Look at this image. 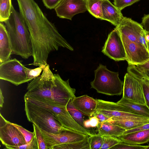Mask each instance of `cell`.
<instances>
[{"instance_id": "1", "label": "cell", "mask_w": 149, "mask_h": 149, "mask_svg": "<svg viewBox=\"0 0 149 149\" xmlns=\"http://www.w3.org/2000/svg\"><path fill=\"white\" fill-rule=\"evenodd\" d=\"M17 1L19 13L30 34L33 58V62L31 65L39 66L47 64L50 53L58 50L60 47L74 50L34 0Z\"/></svg>"}, {"instance_id": "2", "label": "cell", "mask_w": 149, "mask_h": 149, "mask_svg": "<svg viewBox=\"0 0 149 149\" xmlns=\"http://www.w3.org/2000/svg\"><path fill=\"white\" fill-rule=\"evenodd\" d=\"M26 89L25 95L60 106H66L69 100L76 97V89L70 86L69 79L64 80L58 74H54L48 64L42 74L28 84Z\"/></svg>"}, {"instance_id": "3", "label": "cell", "mask_w": 149, "mask_h": 149, "mask_svg": "<svg viewBox=\"0 0 149 149\" xmlns=\"http://www.w3.org/2000/svg\"><path fill=\"white\" fill-rule=\"evenodd\" d=\"M11 45L12 54L27 59L33 55L31 36L26 24L20 13L13 5L8 19L4 22Z\"/></svg>"}, {"instance_id": "4", "label": "cell", "mask_w": 149, "mask_h": 149, "mask_svg": "<svg viewBox=\"0 0 149 149\" xmlns=\"http://www.w3.org/2000/svg\"><path fill=\"white\" fill-rule=\"evenodd\" d=\"M94 72L95 78L91 82V88L98 93L109 95L122 94L123 83L119 77L118 72L110 71L101 64Z\"/></svg>"}, {"instance_id": "5", "label": "cell", "mask_w": 149, "mask_h": 149, "mask_svg": "<svg viewBox=\"0 0 149 149\" xmlns=\"http://www.w3.org/2000/svg\"><path fill=\"white\" fill-rule=\"evenodd\" d=\"M24 102V110L28 120L39 128L52 133H59L66 130L71 131L62 126L49 111L26 101Z\"/></svg>"}, {"instance_id": "6", "label": "cell", "mask_w": 149, "mask_h": 149, "mask_svg": "<svg viewBox=\"0 0 149 149\" xmlns=\"http://www.w3.org/2000/svg\"><path fill=\"white\" fill-rule=\"evenodd\" d=\"M24 101L45 108L51 112L63 127L78 132L82 127L77 123L68 111L66 106H60L44 100L29 97L24 95Z\"/></svg>"}, {"instance_id": "7", "label": "cell", "mask_w": 149, "mask_h": 149, "mask_svg": "<svg viewBox=\"0 0 149 149\" xmlns=\"http://www.w3.org/2000/svg\"><path fill=\"white\" fill-rule=\"evenodd\" d=\"M26 68L20 61L10 59L0 63V79L17 86L28 82Z\"/></svg>"}, {"instance_id": "8", "label": "cell", "mask_w": 149, "mask_h": 149, "mask_svg": "<svg viewBox=\"0 0 149 149\" xmlns=\"http://www.w3.org/2000/svg\"><path fill=\"white\" fill-rule=\"evenodd\" d=\"M120 34L132 42L141 44L148 50L146 40V31L141 24L131 18L124 17L116 26Z\"/></svg>"}, {"instance_id": "9", "label": "cell", "mask_w": 149, "mask_h": 149, "mask_svg": "<svg viewBox=\"0 0 149 149\" xmlns=\"http://www.w3.org/2000/svg\"><path fill=\"white\" fill-rule=\"evenodd\" d=\"M102 52L116 61H126L124 47L120 33L116 27L109 34Z\"/></svg>"}, {"instance_id": "10", "label": "cell", "mask_w": 149, "mask_h": 149, "mask_svg": "<svg viewBox=\"0 0 149 149\" xmlns=\"http://www.w3.org/2000/svg\"><path fill=\"white\" fill-rule=\"evenodd\" d=\"M120 35L128 64L136 65L143 63L149 59V52L144 45L130 41L123 35Z\"/></svg>"}, {"instance_id": "11", "label": "cell", "mask_w": 149, "mask_h": 149, "mask_svg": "<svg viewBox=\"0 0 149 149\" xmlns=\"http://www.w3.org/2000/svg\"><path fill=\"white\" fill-rule=\"evenodd\" d=\"M96 110L111 118L114 117L128 118L140 120H146L147 118L132 113L117 102L96 99Z\"/></svg>"}, {"instance_id": "12", "label": "cell", "mask_w": 149, "mask_h": 149, "mask_svg": "<svg viewBox=\"0 0 149 149\" xmlns=\"http://www.w3.org/2000/svg\"><path fill=\"white\" fill-rule=\"evenodd\" d=\"M0 140L6 145L17 146L26 143L22 134L11 123L6 120L0 113Z\"/></svg>"}, {"instance_id": "13", "label": "cell", "mask_w": 149, "mask_h": 149, "mask_svg": "<svg viewBox=\"0 0 149 149\" xmlns=\"http://www.w3.org/2000/svg\"><path fill=\"white\" fill-rule=\"evenodd\" d=\"M39 128L49 149H51L56 145L81 141L89 136L84 134L68 130L59 133H52Z\"/></svg>"}, {"instance_id": "14", "label": "cell", "mask_w": 149, "mask_h": 149, "mask_svg": "<svg viewBox=\"0 0 149 149\" xmlns=\"http://www.w3.org/2000/svg\"><path fill=\"white\" fill-rule=\"evenodd\" d=\"M123 97L134 102L146 105L141 84L127 72L124 77Z\"/></svg>"}, {"instance_id": "15", "label": "cell", "mask_w": 149, "mask_h": 149, "mask_svg": "<svg viewBox=\"0 0 149 149\" xmlns=\"http://www.w3.org/2000/svg\"><path fill=\"white\" fill-rule=\"evenodd\" d=\"M54 9L59 18L72 20L76 15L87 10L86 0H61Z\"/></svg>"}, {"instance_id": "16", "label": "cell", "mask_w": 149, "mask_h": 149, "mask_svg": "<svg viewBox=\"0 0 149 149\" xmlns=\"http://www.w3.org/2000/svg\"><path fill=\"white\" fill-rule=\"evenodd\" d=\"M72 102L77 109L84 115L89 117L92 116L96 110V100L87 95L75 97L72 99Z\"/></svg>"}, {"instance_id": "17", "label": "cell", "mask_w": 149, "mask_h": 149, "mask_svg": "<svg viewBox=\"0 0 149 149\" xmlns=\"http://www.w3.org/2000/svg\"><path fill=\"white\" fill-rule=\"evenodd\" d=\"M102 9L104 20L109 22L116 26L124 17L121 10L113 5L109 0H103Z\"/></svg>"}, {"instance_id": "18", "label": "cell", "mask_w": 149, "mask_h": 149, "mask_svg": "<svg viewBox=\"0 0 149 149\" xmlns=\"http://www.w3.org/2000/svg\"><path fill=\"white\" fill-rule=\"evenodd\" d=\"M12 50L5 25L0 22V63L10 59Z\"/></svg>"}, {"instance_id": "19", "label": "cell", "mask_w": 149, "mask_h": 149, "mask_svg": "<svg viewBox=\"0 0 149 149\" xmlns=\"http://www.w3.org/2000/svg\"><path fill=\"white\" fill-rule=\"evenodd\" d=\"M127 71V72L137 79L141 84L146 105L149 108V77L135 65L128 64Z\"/></svg>"}, {"instance_id": "20", "label": "cell", "mask_w": 149, "mask_h": 149, "mask_svg": "<svg viewBox=\"0 0 149 149\" xmlns=\"http://www.w3.org/2000/svg\"><path fill=\"white\" fill-rule=\"evenodd\" d=\"M117 137L126 144H143L149 141V129L122 134Z\"/></svg>"}, {"instance_id": "21", "label": "cell", "mask_w": 149, "mask_h": 149, "mask_svg": "<svg viewBox=\"0 0 149 149\" xmlns=\"http://www.w3.org/2000/svg\"><path fill=\"white\" fill-rule=\"evenodd\" d=\"M117 103L132 113L149 118V108L146 105L134 102L123 97Z\"/></svg>"}, {"instance_id": "22", "label": "cell", "mask_w": 149, "mask_h": 149, "mask_svg": "<svg viewBox=\"0 0 149 149\" xmlns=\"http://www.w3.org/2000/svg\"><path fill=\"white\" fill-rule=\"evenodd\" d=\"M98 133L103 136L118 137L122 135L126 130L109 121L100 122L97 127Z\"/></svg>"}, {"instance_id": "23", "label": "cell", "mask_w": 149, "mask_h": 149, "mask_svg": "<svg viewBox=\"0 0 149 149\" xmlns=\"http://www.w3.org/2000/svg\"><path fill=\"white\" fill-rule=\"evenodd\" d=\"M112 118L110 122L125 129L126 130L149 123V120H138Z\"/></svg>"}, {"instance_id": "24", "label": "cell", "mask_w": 149, "mask_h": 149, "mask_svg": "<svg viewBox=\"0 0 149 149\" xmlns=\"http://www.w3.org/2000/svg\"><path fill=\"white\" fill-rule=\"evenodd\" d=\"M103 0H86L87 8L88 12L95 18L104 20L102 9Z\"/></svg>"}, {"instance_id": "25", "label": "cell", "mask_w": 149, "mask_h": 149, "mask_svg": "<svg viewBox=\"0 0 149 149\" xmlns=\"http://www.w3.org/2000/svg\"><path fill=\"white\" fill-rule=\"evenodd\" d=\"M51 149H90L89 136L81 141L56 145Z\"/></svg>"}, {"instance_id": "26", "label": "cell", "mask_w": 149, "mask_h": 149, "mask_svg": "<svg viewBox=\"0 0 149 149\" xmlns=\"http://www.w3.org/2000/svg\"><path fill=\"white\" fill-rule=\"evenodd\" d=\"M72 100L71 99L68 103L66 106L67 110L75 121L81 126L84 128V114L74 107L72 103Z\"/></svg>"}, {"instance_id": "27", "label": "cell", "mask_w": 149, "mask_h": 149, "mask_svg": "<svg viewBox=\"0 0 149 149\" xmlns=\"http://www.w3.org/2000/svg\"><path fill=\"white\" fill-rule=\"evenodd\" d=\"M12 4L11 0H0V22H4L10 17Z\"/></svg>"}, {"instance_id": "28", "label": "cell", "mask_w": 149, "mask_h": 149, "mask_svg": "<svg viewBox=\"0 0 149 149\" xmlns=\"http://www.w3.org/2000/svg\"><path fill=\"white\" fill-rule=\"evenodd\" d=\"M104 140V136L99 133L89 136L90 149H100Z\"/></svg>"}, {"instance_id": "29", "label": "cell", "mask_w": 149, "mask_h": 149, "mask_svg": "<svg viewBox=\"0 0 149 149\" xmlns=\"http://www.w3.org/2000/svg\"><path fill=\"white\" fill-rule=\"evenodd\" d=\"M104 140L100 149H111L122 141L116 137L104 136Z\"/></svg>"}, {"instance_id": "30", "label": "cell", "mask_w": 149, "mask_h": 149, "mask_svg": "<svg viewBox=\"0 0 149 149\" xmlns=\"http://www.w3.org/2000/svg\"><path fill=\"white\" fill-rule=\"evenodd\" d=\"M33 132L38 145V149H49L47 146L43 136L38 127L33 123Z\"/></svg>"}, {"instance_id": "31", "label": "cell", "mask_w": 149, "mask_h": 149, "mask_svg": "<svg viewBox=\"0 0 149 149\" xmlns=\"http://www.w3.org/2000/svg\"><path fill=\"white\" fill-rule=\"evenodd\" d=\"M5 146L6 148L10 149H38V144L35 135L32 140L28 143L19 146L6 145Z\"/></svg>"}, {"instance_id": "32", "label": "cell", "mask_w": 149, "mask_h": 149, "mask_svg": "<svg viewBox=\"0 0 149 149\" xmlns=\"http://www.w3.org/2000/svg\"><path fill=\"white\" fill-rule=\"evenodd\" d=\"M12 124L17 128L24 137L26 143H29L35 136L34 132H31L26 129L22 126L17 124L12 123Z\"/></svg>"}, {"instance_id": "33", "label": "cell", "mask_w": 149, "mask_h": 149, "mask_svg": "<svg viewBox=\"0 0 149 149\" xmlns=\"http://www.w3.org/2000/svg\"><path fill=\"white\" fill-rule=\"evenodd\" d=\"M45 65L43 64H40L38 67L34 69L27 68L28 76L30 81L39 76Z\"/></svg>"}, {"instance_id": "34", "label": "cell", "mask_w": 149, "mask_h": 149, "mask_svg": "<svg viewBox=\"0 0 149 149\" xmlns=\"http://www.w3.org/2000/svg\"><path fill=\"white\" fill-rule=\"evenodd\" d=\"M140 0H113L114 5L120 10L131 6Z\"/></svg>"}, {"instance_id": "35", "label": "cell", "mask_w": 149, "mask_h": 149, "mask_svg": "<svg viewBox=\"0 0 149 149\" xmlns=\"http://www.w3.org/2000/svg\"><path fill=\"white\" fill-rule=\"evenodd\" d=\"M146 146L132 145L126 144L122 141L111 148V149H145Z\"/></svg>"}, {"instance_id": "36", "label": "cell", "mask_w": 149, "mask_h": 149, "mask_svg": "<svg viewBox=\"0 0 149 149\" xmlns=\"http://www.w3.org/2000/svg\"><path fill=\"white\" fill-rule=\"evenodd\" d=\"M92 116L96 117L99 120L100 123L105 121L110 122L112 120L111 118L97 110L94 113Z\"/></svg>"}, {"instance_id": "37", "label": "cell", "mask_w": 149, "mask_h": 149, "mask_svg": "<svg viewBox=\"0 0 149 149\" xmlns=\"http://www.w3.org/2000/svg\"><path fill=\"white\" fill-rule=\"evenodd\" d=\"M45 6L50 9L55 8L61 0H42Z\"/></svg>"}, {"instance_id": "38", "label": "cell", "mask_w": 149, "mask_h": 149, "mask_svg": "<svg viewBox=\"0 0 149 149\" xmlns=\"http://www.w3.org/2000/svg\"><path fill=\"white\" fill-rule=\"evenodd\" d=\"M149 129V123L140 125L134 128L126 130L122 134L146 130Z\"/></svg>"}, {"instance_id": "39", "label": "cell", "mask_w": 149, "mask_h": 149, "mask_svg": "<svg viewBox=\"0 0 149 149\" xmlns=\"http://www.w3.org/2000/svg\"><path fill=\"white\" fill-rule=\"evenodd\" d=\"M141 24L146 31H149V14L144 15L142 18Z\"/></svg>"}, {"instance_id": "40", "label": "cell", "mask_w": 149, "mask_h": 149, "mask_svg": "<svg viewBox=\"0 0 149 149\" xmlns=\"http://www.w3.org/2000/svg\"><path fill=\"white\" fill-rule=\"evenodd\" d=\"M141 71L149 70V59L146 62L136 65Z\"/></svg>"}, {"instance_id": "41", "label": "cell", "mask_w": 149, "mask_h": 149, "mask_svg": "<svg viewBox=\"0 0 149 149\" xmlns=\"http://www.w3.org/2000/svg\"><path fill=\"white\" fill-rule=\"evenodd\" d=\"M89 120L91 127H97L100 123L98 119L95 116L90 117Z\"/></svg>"}, {"instance_id": "42", "label": "cell", "mask_w": 149, "mask_h": 149, "mask_svg": "<svg viewBox=\"0 0 149 149\" xmlns=\"http://www.w3.org/2000/svg\"><path fill=\"white\" fill-rule=\"evenodd\" d=\"M4 98L2 94V92L1 89L0 91V107L1 108L3 107V104L4 103Z\"/></svg>"}, {"instance_id": "43", "label": "cell", "mask_w": 149, "mask_h": 149, "mask_svg": "<svg viewBox=\"0 0 149 149\" xmlns=\"http://www.w3.org/2000/svg\"><path fill=\"white\" fill-rule=\"evenodd\" d=\"M146 40L147 43L148 50L149 52V31H146Z\"/></svg>"}, {"instance_id": "44", "label": "cell", "mask_w": 149, "mask_h": 149, "mask_svg": "<svg viewBox=\"0 0 149 149\" xmlns=\"http://www.w3.org/2000/svg\"><path fill=\"white\" fill-rule=\"evenodd\" d=\"M84 128L86 129L91 127L89 119L84 120Z\"/></svg>"}, {"instance_id": "45", "label": "cell", "mask_w": 149, "mask_h": 149, "mask_svg": "<svg viewBox=\"0 0 149 149\" xmlns=\"http://www.w3.org/2000/svg\"><path fill=\"white\" fill-rule=\"evenodd\" d=\"M141 71L147 77H149V70H144Z\"/></svg>"}, {"instance_id": "46", "label": "cell", "mask_w": 149, "mask_h": 149, "mask_svg": "<svg viewBox=\"0 0 149 149\" xmlns=\"http://www.w3.org/2000/svg\"><path fill=\"white\" fill-rule=\"evenodd\" d=\"M145 149H149V145L145 147Z\"/></svg>"}]
</instances>
